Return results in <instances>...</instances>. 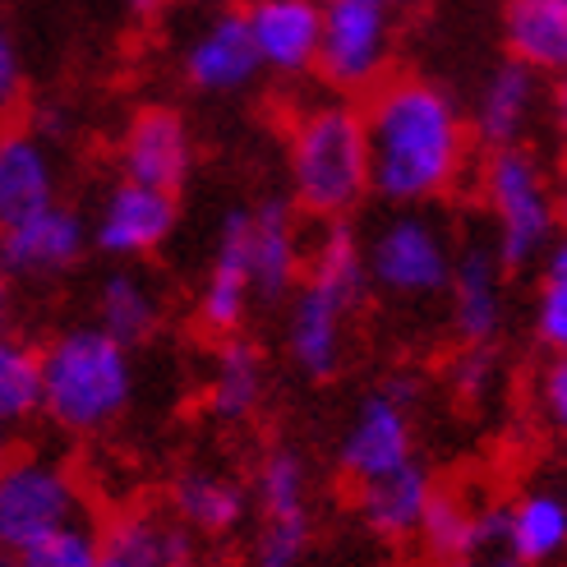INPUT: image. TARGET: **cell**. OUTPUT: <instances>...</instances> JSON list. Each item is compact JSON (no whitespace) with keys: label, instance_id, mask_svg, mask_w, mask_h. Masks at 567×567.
I'll use <instances>...</instances> for the list:
<instances>
[{"label":"cell","instance_id":"cell-12","mask_svg":"<svg viewBox=\"0 0 567 567\" xmlns=\"http://www.w3.org/2000/svg\"><path fill=\"white\" fill-rule=\"evenodd\" d=\"M176 226H181V204L172 189H153L121 176L102 194V204L89 221V240L106 259L138 264V259H153L176 236Z\"/></svg>","mask_w":567,"mask_h":567},{"label":"cell","instance_id":"cell-28","mask_svg":"<svg viewBox=\"0 0 567 567\" xmlns=\"http://www.w3.org/2000/svg\"><path fill=\"white\" fill-rule=\"evenodd\" d=\"M254 507L259 517H296L315 513V480H309V462L296 447H272L254 471Z\"/></svg>","mask_w":567,"mask_h":567},{"label":"cell","instance_id":"cell-11","mask_svg":"<svg viewBox=\"0 0 567 567\" xmlns=\"http://www.w3.org/2000/svg\"><path fill=\"white\" fill-rule=\"evenodd\" d=\"M89 249H93L89 217L61 204V198L10 226H0V272L14 287H47V281L70 277Z\"/></svg>","mask_w":567,"mask_h":567},{"label":"cell","instance_id":"cell-5","mask_svg":"<svg viewBox=\"0 0 567 567\" xmlns=\"http://www.w3.org/2000/svg\"><path fill=\"white\" fill-rule=\"evenodd\" d=\"M480 198L494 221V254L503 272L535 268L558 240V194L545 162L526 144L494 148L480 162Z\"/></svg>","mask_w":567,"mask_h":567},{"label":"cell","instance_id":"cell-19","mask_svg":"<svg viewBox=\"0 0 567 567\" xmlns=\"http://www.w3.org/2000/svg\"><path fill=\"white\" fill-rule=\"evenodd\" d=\"M97 567H198V535L172 513L134 507L102 526Z\"/></svg>","mask_w":567,"mask_h":567},{"label":"cell","instance_id":"cell-24","mask_svg":"<svg viewBox=\"0 0 567 567\" xmlns=\"http://www.w3.org/2000/svg\"><path fill=\"white\" fill-rule=\"evenodd\" d=\"M166 319V300L157 291V281L138 268H111L97 281V328L111 332L116 342H125L130 351L144 347L157 337Z\"/></svg>","mask_w":567,"mask_h":567},{"label":"cell","instance_id":"cell-3","mask_svg":"<svg viewBox=\"0 0 567 567\" xmlns=\"http://www.w3.org/2000/svg\"><path fill=\"white\" fill-rule=\"evenodd\" d=\"M364 287V245L351 231V217L328 221L323 236L305 249L300 287L287 296V355L305 379L332 383L342 374L351 315Z\"/></svg>","mask_w":567,"mask_h":567},{"label":"cell","instance_id":"cell-26","mask_svg":"<svg viewBox=\"0 0 567 567\" xmlns=\"http://www.w3.org/2000/svg\"><path fill=\"white\" fill-rule=\"evenodd\" d=\"M503 545L526 567L549 563L567 549V498L549 489H530L517 503H507V535Z\"/></svg>","mask_w":567,"mask_h":567},{"label":"cell","instance_id":"cell-25","mask_svg":"<svg viewBox=\"0 0 567 567\" xmlns=\"http://www.w3.org/2000/svg\"><path fill=\"white\" fill-rule=\"evenodd\" d=\"M268 396V360L254 342L221 337L213 374H208V411L226 424H240L264 406Z\"/></svg>","mask_w":567,"mask_h":567},{"label":"cell","instance_id":"cell-6","mask_svg":"<svg viewBox=\"0 0 567 567\" xmlns=\"http://www.w3.org/2000/svg\"><path fill=\"white\" fill-rule=\"evenodd\" d=\"M166 14V42L185 89L198 97H240L259 79L249 19L236 0H172Z\"/></svg>","mask_w":567,"mask_h":567},{"label":"cell","instance_id":"cell-20","mask_svg":"<svg viewBox=\"0 0 567 567\" xmlns=\"http://www.w3.org/2000/svg\"><path fill=\"white\" fill-rule=\"evenodd\" d=\"M61 198L55 148L28 125H0V226Z\"/></svg>","mask_w":567,"mask_h":567},{"label":"cell","instance_id":"cell-36","mask_svg":"<svg viewBox=\"0 0 567 567\" xmlns=\"http://www.w3.org/2000/svg\"><path fill=\"white\" fill-rule=\"evenodd\" d=\"M439 567H526V563L513 558L503 545H494V549H471V554H462V558H443Z\"/></svg>","mask_w":567,"mask_h":567},{"label":"cell","instance_id":"cell-23","mask_svg":"<svg viewBox=\"0 0 567 567\" xmlns=\"http://www.w3.org/2000/svg\"><path fill=\"white\" fill-rule=\"evenodd\" d=\"M507 61L535 74L567 70V0H507L503 6Z\"/></svg>","mask_w":567,"mask_h":567},{"label":"cell","instance_id":"cell-33","mask_svg":"<svg viewBox=\"0 0 567 567\" xmlns=\"http://www.w3.org/2000/svg\"><path fill=\"white\" fill-rule=\"evenodd\" d=\"M447 379H452V392H457L466 406L489 402V392H494V383H498L494 351H489V347H462V355L452 360Z\"/></svg>","mask_w":567,"mask_h":567},{"label":"cell","instance_id":"cell-18","mask_svg":"<svg viewBox=\"0 0 567 567\" xmlns=\"http://www.w3.org/2000/svg\"><path fill=\"white\" fill-rule=\"evenodd\" d=\"M249 281L254 300L281 305L305 277V236H300V213L287 198H264L249 208Z\"/></svg>","mask_w":567,"mask_h":567},{"label":"cell","instance_id":"cell-15","mask_svg":"<svg viewBox=\"0 0 567 567\" xmlns=\"http://www.w3.org/2000/svg\"><path fill=\"white\" fill-rule=\"evenodd\" d=\"M121 176L153 185V189H172L181 194L189 172H194V134L189 121L176 106H144L134 111V121L121 134Z\"/></svg>","mask_w":567,"mask_h":567},{"label":"cell","instance_id":"cell-1","mask_svg":"<svg viewBox=\"0 0 567 567\" xmlns=\"http://www.w3.org/2000/svg\"><path fill=\"white\" fill-rule=\"evenodd\" d=\"M364 97L370 194L392 208H430L462 185L471 166V125L452 93L420 74H388Z\"/></svg>","mask_w":567,"mask_h":567},{"label":"cell","instance_id":"cell-42","mask_svg":"<svg viewBox=\"0 0 567 567\" xmlns=\"http://www.w3.org/2000/svg\"><path fill=\"white\" fill-rule=\"evenodd\" d=\"M10 447H14V439H10V434H0V462L10 457Z\"/></svg>","mask_w":567,"mask_h":567},{"label":"cell","instance_id":"cell-7","mask_svg":"<svg viewBox=\"0 0 567 567\" xmlns=\"http://www.w3.org/2000/svg\"><path fill=\"white\" fill-rule=\"evenodd\" d=\"M319 61L315 74L337 97L374 93L396 65V10L392 0H319Z\"/></svg>","mask_w":567,"mask_h":567},{"label":"cell","instance_id":"cell-9","mask_svg":"<svg viewBox=\"0 0 567 567\" xmlns=\"http://www.w3.org/2000/svg\"><path fill=\"white\" fill-rule=\"evenodd\" d=\"M452 236L430 208H396L374 226L364 245V281L392 300H434L447 287L452 272Z\"/></svg>","mask_w":567,"mask_h":567},{"label":"cell","instance_id":"cell-17","mask_svg":"<svg viewBox=\"0 0 567 567\" xmlns=\"http://www.w3.org/2000/svg\"><path fill=\"white\" fill-rule=\"evenodd\" d=\"M249 38L259 70L277 79H305L319 61V28L323 6L319 0H249L245 6Z\"/></svg>","mask_w":567,"mask_h":567},{"label":"cell","instance_id":"cell-35","mask_svg":"<svg viewBox=\"0 0 567 567\" xmlns=\"http://www.w3.org/2000/svg\"><path fill=\"white\" fill-rule=\"evenodd\" d=\"M540 411L549 420V430L567 439V355H554L540 374Z\"/></svg>","mask_w":567,"mask_h":567},{"label":"cell","instance_id":"cell-27","mask_svg":"<svg viewBox=\"0 0 567 567\" xmlns=\"http://www.w3.org/2000/svg\"><path fill=\"white\" fill-rule=\"evenodd\" d=\"M42 406V374H38V347L19 332L0 337V434H19L38 420Z\"/></svg>","mask_w":567,"mask_h":567},{"label":"cell","instance_id":"cell-38","mask_svg":"<svg viewBox=\"0 0 567 567\" xmlns=\"http://www.w3.org/2000/svg\"><path fill=\"white\" fill-rule=\"evenodd\" d=\"M14 332V281L0 272V337Z\"/></svg>","mask_w":567,"mask_h":567},{"label":"cell","instance_id":"cell-41","mask_svg":"<svg viewBox=\"0 0 567 567\" xmlns=\"http://www.w3.org/2000/svg\"><path fill=\"white\" fill-rule=\"evenodd\" d=\"M0 567H19V554H14V549H6V545H0Z\"/></svg>","mask_w":567,"mask_h":567},{"label":"cell","instance_id":"cell-16","mask_svg":"<svg viewBox=\"0 0 567 567\" xmlns=\"http://www.w3.org/2000/svg\"><path fill=\"white\" fill-rule=\"evenodd\" d=\"M545 74H535L517 61H503L498 70L485 74L471 106V138L485 153L494 148H517L530 138V130L540 125V111H545Z\"/></svg>","mask_w":567,"mask_h":567},{"label":"cell","instance_id":"cell-13","mask_svg":"<svg viewBox=\"0 0 567 567\" xmlns=\"http://www.w3.org/2000/svg\"><path fill=\"white\" fill-rule=\"evenodd\" d=\"M489 245H466L452 254L447 272V328L462 347H494L507 328V281Z\"/></svg>","mask_w":567,"mask_h":567},{"label":"cell","instance_id":"cell-2","mask_svg":"<svg viewBox=\"0 0 567 567\" xmlns=\"http://www.w3.org/2000/svg\"><path fill=\"white\" fill-rule=\"evenodd\" d=\"M42 406L38 420L70 439H97L116 430L134 406V351L97 323H70L38 347Z\"/></svg>","mask_w":567,"mask_h":567},{"label":"cell","instance_id":"cell-32","mask_svg":"<svg viewBox=\"0 0 567 567\" xmlns=\"http://www.w3.org/2000/svg\"><path fill=\"white\" fill-rule=\"evenodd\" d=\"M97 554H102V530L89 517H79L70 526L47 530L42 540L23 545L19 567H97Z\"/></svg>","mask_w":567,"mask_h":567},{"label":"cell","instance_id":"cell-22","mask_svg":"<svg viewBox=\"0 0 567 567\" xmlns=\"http://www.w3.org/2000/svg\"><path fill=\"white\" fill-rule=\"evenodd\" d=\"M434 489H439L434 471L415 457L402 471L379 475L370 485H355V513L379 540H411L420 530V517H424V507H430Z\"/></svg>","mask_w":567,"mask_h":567},{"label":"cell","instance_id":"cell-34","mask_svg":"<svg viewBox=\"0 0 567 567\" xmlns=\"http://www.w3.org/2000/svg\"><path fill=\"white\" fill-rule=\"evenodd\" d=\"M28 97V74H23V51L14 28L0 19V125H10Z\"/></svg>","mask_w":567,"mask_h":567},{"label":"cell","instance_id":"cell-40","mask_svg":"<svg viewBox=\"0 0 567 567\" xmlns=\"http://www.w3.org/2000/svg\"><path fill=\"white\" fill-rule=\"evenodd\" d=\"M558 194V226H567V181H563V189H554Z\"/></svg>","mask_w":567,"mask_h":567},{"label":"cell","instance_id":"cell-14","mask_svg":"<svg viewBox=\"0 0 567 567\" xmlns=\"http://www.w3.org/2000/svg\"><path fill=\"white\" fill-rule=\"evenodd\" d=\"M249 208H231L217 226V245L208 259V277L198 287L194 319L208 337H240L249 309H254V281H249Z\"/></svg>","mask_w":567,"mask_h":567},{"label":"cell","instance_id":"cell-8","mask_svg":"<svg viewBox=\"0 0 567 567\" xmlns=\"http://www.w3.org/2000/svg\"><path fill=\"white\" fill-rule=\"evenodd\" d=\"M79 517H89V503L74 466L42 447H10L0 462V545L19 554Z\"/></svg>","mask_w":567,"mask_h":567},{"label":"cell","instance_id":"cell-29","mask_svg":"<svg viewBox=\"0 0 567 567\" xmlns=\"http://www.w3.org/2000/svg\"><path fill=\"white\" fill-rule=\"evenodd\" d=\"M475 530H480V503L457 494V489H434L415 535L424 540V549L443 563V558L471 554L475 549Z\"/></svg>","mask_w":567,"mask_h":567},{"label":"cell","instance_id":"cell-10","mask_svg":"<svg viewBox=\"0 0 567 567\" xmlns=\"http://www.w3.org/2000/svg\"><path fill=\"white\" fill-rule=\"evenodd\" d=\"M415 462V383L402 374L360 396L342 439H337V471L351 485H370L379 475Z\"/></svg>","mask_w":567,"mask_h":567},{"label":"cell","instance_id":"cell-37","mask_svg":"<svg viewBox=\"0 0 567 567\" xmlns=\"http://www.w3.org/2000/svg\"><path fill=\"white\" fill-rule=\"evenodd\" d=\"M549 121L563 138V148H567V70L554 74V93H549Z\"/></svg>","mask_w":567,"mask_h":567},{"label":"cell","instance_id":"cell-4","mask_svg":"<svg viewBox=\"0 0 567 567\" xmlns=\"http://www.w3.org/2000/svg\"><path fill=\"white\" fill-rule=\"evenodd\" d=\"M291 204L305 217L342 221L370 198V144L351 97H319L296 111L287 134Z\"/></svg>","mask_w":567,"mask_h":567},{"label":"cell","instance_id":"cell-39","mask_svg":"<svg viewBox=\"0 0 567 567\" xmlns=\"http://www.w3.org/2000/svg\"><path fill=\"white\" fill-rule=\"evenodd\" d=\"M172 0H121V10H130V14H162Z\"/></svg>","mask_w":567,"mask_h":567},{"label":"cell","instance_id":"cell-31","mask_svg":"<svg viewBox=\"0 0 567 567\" xmlns=\"http://www.w3.org/2000/svg\"><path fill=\"white\" fill-rule=\"evenodd\" d=\"M319 522L315 513H296V517H259L249 545V567H305L309 549H315Z\"/></svg>","mask_w":567,"mask_h":567},{"label":"cell","instance_id":"cell-43","mask_svg":"<svg viewBox=\"0 0 567 567\" xmlns=\"http://www.w3.org/2000/svg\"><path fill=\"white\" fill-rule=\"evenodd\" d=\"M392 6H396V10H406V6H415V0H392Z\"/></svg>","mask_w":567,"mask_h":567},{"label":"cell","instance_id":"cell-30","mask_svg":"<svg viewBox=\"0 0 567 567\" xmlns=\"http://www.w3.org/2000/svg\"><path fill=\"white\" fill-rule=\"evenodd\" d=\"M535 337L549 355H567V236L549 245L540 259V291H535Z\"/></svg>","mask_w":567,"mask_h":567},{"label":"cell","instance_id":"cell-21","mask_svg":"<svg viewBox=\"0 0 567 567\" xmlns=\"http://www.w3.org/2000/svg\"><path fill=\"white\" fill-rule=\"evenodd\" d=\"M172 517L194 535L221 540L249 517V485L217 466H189L172 480Z\"/></svg>","mask_w":567,"mask_h":567}]
</instances>
